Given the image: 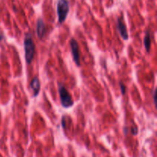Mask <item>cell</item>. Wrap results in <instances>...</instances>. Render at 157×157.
Returning <instances> with one entry per match:
<instances>
[{
  "label": "cell",
  "mask_w": 157,
  "mask_h": 157,
  "mask_svg": "<svg viewBox=\"0 0 157 157\" xmlns=\"http://www.w3.org/2000/svg\"><path fill=\"white\" fill-rule=\"evenodd\" d=\"M24 48L25 61L28 64H30L33 61L34 55L35 52V45L34 43L32 35L30 34H26L24 39Z\"/></svg>",
  "instance_id": "cell-1"
},
{
  "label": "cell",
  "mask_w": 157,
  "mask_h": 157,
  "mask_svg": "<svg viewBox=\"0 0 157 157\" xmlns=\"http://www.w3.org/2000/svg\"><path fill=\"white\" fill-rule=\"evenodd\" d=\"M70 11V4L67 0H58L57 2V14L58 23L62 24L67 18Z\"/></svg>",
  "instance_id": "cell-2"
},
{
  "label": "cell",
  "mask_w": 157,
  "mask_h": 157,
  "mask_svg": "<svg viewBox=\"0 0 157 157\" xmlns=\"http://www.w3.org/2000/svg\"><path fill=\"white\" fill-rule=\"evenodd\" d=\"M58 93H59L61 106L64 108H70L73 106L74 101L71 96L63 84H59L58 86Z\"/></svg>",
  "instance_id": "cell-3"
},
{
  "label": "cell",
  "mask_w": 157,
  "mask_h": 157,
  "mask_svg": "<svg viewBox=\"0 0 157 157\" xmlns=\"http://www.w3.org/2000/svg\"><path fill=\"white\" fill-rule=\"evenodd\" d=\"M70 45L74 61L75 64L79 67L81 66V61H80V49L78 41L75 38H71L70 41Z\"/></svg>",
  "instance_id": "cell-4"
},
{
  "label": "cell",
  "mask_w": 157,
  "mask_h": 157,
  "mask_svg": "<svg viewBox=\"0 0 157 157\" xmlns=\"http://www.w3.org/2000/svg\"><path fill=\"white\" fill-rule=\"evenodd\" d=\"M117 30L119 32L120 35L122 37V38L125 41L128 40L129 38V35L128 33H127V27H126L125 24L124 23V21H122L121 18H119L117 19Z\"/></svg>",
  "instance_id": "cell-5"
},
{
  "label": "cell",
  "mask_w": 157,
  "mask_h": 157,
  "mask_svg": "<svg viewBox=\"0 0 157 157\" xmlns=\"http://www.w3.org/2000/svg\"><path fill=\"white\" fill-rule=\"evenodd\" d=\"M45 32V25H44V21H43L42 18H38V21H37L36 28V32L38 38H41V39L44 37Z\"/></svg>",
  "instance_id": "cell-6"
},
{
  "label": "cell",
  "mask_w": 157,
  "mask_h": 157,
  "mask_svg": "<svg viewBox=\"0 0 157 157\" xmlns=\"http://www.w3.org/2000/svg\"><path fill=\"white\" fill-rule=\"evenodd\" d=\"M30 87L32 88V91H33V96L37 97L39 94L40 91V87H41V85H40V81L38 80V78L37 77L34 78L32 79V82L30 84Z\"/></svg>",
  "instance_id": "cell-7"
},
{
  "label": "cell",
  "mask_w": 157,
  "mask_h": 157,
  "mask_svg": "<svg viewBox=\"0 0 157 157\" xmlns=\"http://www.w3.org/2000/svg\"><path fill=\"white\" fill-rule=\"evenodd\" d=\"M144 42V47H145L147 52L149 53V52H150V45H151L150 34V31H149V30H147V32H146Z\"/></svg>",
  "instance_id": "cell-8"
},
{
  "label": "cell",
  "mask_w": 157,
  "mask_h": 157,
  "mask_svg": "<svg viewBox=\"0 0 157 157\" xmlns=\"http://www.w3.org/2000/svg\"><path fill=\"white\" fill-rule=\"evenodd\" d=\"M120 86H121V94H122L123 95L125 94L126 93V87L125 85H124L123 83H120Z\"/></svg>",
  "instance_id": "cell-9"
},
{
  "label": "cell",
  "mask_w": 157,
  "mask_h": 157,
  "mask_svg": "<svg viewBox=\"0 0 157 157\" xmlns=\"http://www.w3.org/2000/svg\"><path fill=\"white\" fill-rule=\"evenodd\" d=\"M156 90L155 89L154 91H153V100H154V104L155 106H156Z\"/></svg>",
  "instance_id": "cell-10"
},
{
  "label": "cell",
  "mask_w": 157,
  "mask_h": 157,
  "mask_svg": "<svg viewBox=\"0 0 157 157\" xmlns=\"http://www.w3.org/2000/svg\"><path fill=\"white\" fill-rule=\"evenodd\" d=\"M131 133H133V135H136L138 133V129L136 128V127H134V128H132L131 129Z\"/></svg>",
  "instance_id": "cell-11"
}]
</instances>
